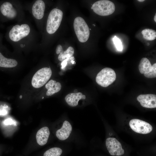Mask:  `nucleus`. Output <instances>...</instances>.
<instances>
[{"instance_id": "nucleus-1", "label": "nucleus", "mask_w": 156, "mask_h": 156, "mask_svg": "<svg viewBox=\"0 0 156 156\" xmlns=\"http://www.w3.org/2000/svg\"><path fill=\"white\" fill-rule=\"evenodd\" d=\"M63 13L62 10L56 8L52 9L48 16L46 30L50 34L55 33L59 27L62 21Z\"/></svg>"}, {"instance_id": "nucleus-2", "label": "nucleus", "mask_w": 156, "mask_h": 156, "mask_svg": "<svg viewBox=\"0 0 156 156\" xmlns=\"http://www.w3.org/2000/svg\"><path fill=\"white\" fill-rule=\"evenodd\" d=\"M73 27L79 40L81 42H86L89 38L90 31L84 19L80 17L76 18L74 20Z\"/></svg>"}, {"instance_id": "nucleus-3", "label": "nucleus", "mask_w": 156, "mask_h": 156, "mask_svg": "<svg viewBox=\"0 0 156 156\" xmlns=\"http://www.w3.org/2000/svg\"><path fill=\"white\" fill-rule=\"evenodd\" d=\"M91 9L99 15L106 16L114 12L115 10V6L111 1L101 0L97 1L93 3Z\"/></svg>"}, {"instance_id": "nucleus-4", "label": "nucleus", "mask_w": 156, "mask_h": 156, "mask_svg": "<svg viewBox=\"0 0 156 156\" xmlns=\"http://www.w3.org/2000/svg\"><path fill=\"white\" fill-rule=\"evenodd\" d=\"M30 28L29 25L23 24L21 25H16L10 30L8 36L11 41L18 42L27 36L29 34Z\"/></svg>"}, {"instance_id": "nucleus-5", "label": "nucleus", "mask_w": 156, "mask_h": 156, "mask_svg": "<svg viewBox=\"0 0 156 156\" xmlns=\"http://www.w3.org/2000/svg\"><path fill=\"white\" fill-rule=\"evenodd\" d=\"M116 78V73L113 69L109 68H105L98 73L96 80L99 85L106 87L112 83Z\"/></svg>"}, {"instance_id": "nucleus-6", "label": "nucleus", "mask_w": 156, "mask_h": 156, "mask_svg": "<svg viewBox=\"0 0 156 156\" xmlns=\"http://www.w3.org/2000/svg\"><path fill=\"white\" fill-rule=\"evenodd\" d=\"M52 73L51 69L49 68L44 67L38 70L33 77L31 80L32 86L35 88L42 86L50 79Z\"/></svg>"}, {"instance_id": "nucleus-7", "label": "nucleus", "mask_w": 156, "mask_h": 156, "mask_svg": "<svg viewBox=\"0 0 156 156\" xmlns=\"http://www.w3.org/2000/svg\"><path fill=\"white\" fill-rule=\"evenodd\" d=\"M132 129L135 132L142 134H146L153 130L152 126L149 123L138 119L131 120L129 122Z\"/></svg>"}, {"instance_id": "nucleus-8", "label": "nucleus", "mask_w": 156, "mask_h": 156, "mask_svg": "<svg viewBox=\"0 0 156 156\" xmlns=\"http://www.w3.org/2000/svg\"><path fill=\"white\" fill-rule=\"evenodd\" d=\"M17 15L16 10L10 2L5 1L0 4V16L2 19H13Z\"/></svg>"}, {"instance_id": "nucleus-9", "label": "nucleus", "mask_w": 156, "mask_h": 156, "mask_svg": "<svg viewBox=\"0 0 156 156\" xmlns=\"http://www.w3.org/2000/svg\"><path fill=\"white\" fill-rule=\"evenodd\" d=\"M106 145L111 155L120 156L124 153V150L121 143L115 138H107L106 140Z\"/></svg>"}, {"instance_id": "nucleus-10", "label": "nucleus", "mask_w": 156, "mask_h": 156, "mask_svg": "<svg viewBox=\"0 0 156 156\" xmlns=\"http://www.w3.org/2000/svg\"><path fill=\"white\" fill-rule=\"evenodd\" d=\"M137 100L144 107L149 108L156 107V95L155 94H141L137 97Z\"/></svg>"}, {"instance_id": "nucleus-11", "label": "nucleus", "mask_w": 156, "mask_h": 156, "mask_svg": "<svg viewBox=\"0 0 156 156\" xmlns=\"http://www.w3.org/2000/svg\"><path fill=\"white\" fill-rule=\"evenodd\" d=\"M45 9V4L43 1H36L32 8L33 16L37 19H41L43 17Z\"/></svg>"}, {"instance_id": "nucleus-12", "label": "nucleus", "mask_w": 156, "mask_h": 156, "mask_svg": "<svg viewBox=\"0 0 156 156\" xmlns=\"http://www.w3.org/2000/svg\"><path fill=\"white\" fill-rule=\"evenodd\" d=\"M72 130V127L70 123L67 121L65 120L62 127L57 131L56 136L60 140H65L68 138Z\"/></svg>"}, {"instance_id": "nucleus-13", "label": "nucleus", "mask_w": 156, "mask_h": 156, "mask_svg": "<svg viewBox=\"0 0 156 156\" xmlns=\"http://www.w3.org/2000/svg\"><path fill=\"white\" fill-rule=\"evenodd\" d=\"M50 134V131L47 127H43L39 130L36 135L38 144L40 146L45 145L47 142Z\"/></svg>"}, {"instance_id": "nucleus-14", "label": "nucleus", "mask_w": 156, "mask_h": 156, "mask_svg": "<svg viewBox=\"0 0 156 156\" xmlns=\"http://www.w3.org/2000/svg\"><path fill=\"white\" fill-rule=\"evenodd\" d=\"M86 96L80 92L71 93L66 96L65 100L69 106L75 107L78 104L79 101L80 99H84Z\"/></svg>"}, {"instance_id": "nucleus-15", "label": "nucleus", "mask_w": 156, "mask_h": 156, "mask_svg": "<svg viewBox=\"0 0 156 156\" xmlns=\"http://www.w3.org/2000/svg\"><path fill=\"white\" fill-rule=\"evenodd\" d=\"M74 49L72 47H69L66 51H64L62 46L60 44L57 46L56 49V54L60 53L58 59L61 61L72 57L74 54Z\"/></svg>"}, {"instance_id": "nucleus-16", "label": "nucleus", "mask_w": 156, "mask_h": 156, "mask_svg": "<svg viewBox=\"0 0 156 156\" xmlns=\"http://www.w3.org/2000/svg\"><path fill=\"white\" fill-rule=\"evenodd\" d=\"M45 87L47 90L46 95L51 96L59 92L61 89L62 86L60 82L51 80L46 84Z\"/></svg>"}, {"instance_id": "nucleus-17", "label": "nucleus", "mask_w": 156, "mask_h": 156, "mask_svg": "<svg viewBox=\"0 0 156 156\" xmlns=\"http://www.w3.org/2000/svg\"><path fill=\"white\" fill-rule=\"evenodd\" d=\"M18 62L16 60L6 57L0 52V67L13 68L16 66Z\"/></svg>"}, {"instance_id": "nucleus-18", "label": "nucleus", "mask_w": 156, "mask_h": 156, "mask_svg": "<svg viewBox=\"0 0 156 156\" xmlns=\"http://www.w3.org/2000/svg\"><path fill=\"white\" fill-rule=\"evenodd\" d=\"M151 67L152 66L149 60L146 57H144L140 60L138 68L140 73L142 74H144L150 71Z\"/></svg>"}, {"instance_id": "nucleus-19", "label": "nucleus", "mask_w": 156, "mask_h": 156, "mask_svg": "<svg viewBox=\"0 0 156 156\" xmlns=\"http://www.w3.org/2000/svg\"><path fill=\"white\" fill-rule=\"evenodd\" d=\"M144 38L149 40H153L156 38V31L151 29H146L142 31Z\"/></svg>"}, {"instance_id": "nucleus-20", "label": "nucleus", "mask_w": 156, "mask_h": 156, "mask_svg": "<svg viewBox=\"0 0 156 156\" xmlns=\"http://www.w3.org/2000/svg\"><path fill=\"white\" fill-rule=\"evenodd\" d=\"M62 152V150L59 148H52L46 151L43 156H60Z\"/></svg>"}, {"instance_id": "nucleus-21", "label": "nucleus", "mask_w": 156, "mask_h": 156, "mask_svg": "<svg viewBox=\"0 0 156 156\" xmlns=\"http://www.w3.org/2000/svg\"><path fill=\"white\" fill-rule=\"evenodd\" d=\"M144 76L148 78H153L156 77V63L152 66L151 69L148 73L144 74Z\"/></svg>"}, {"instance_id": "nucleus-22", "label": "nucleus", "mask_w": 156, "mask_h": 156, "mask_svg": "<svg viewBox=\"0 0 156 156\" xmlns=\"http://www.w3.org/2000/svg\"><path fill=\"white\" fill-rule=\"evenodd\" d=\"M113 41L117 50L119 51H122L123 49V47L120 40L116 36H115L113 38Z\"/></svg>"}, {"instance_id": "nucleus-23", "label": "nucleus", "mask_w": 156, "mask_h": 156, "mask_svg": "<svg viewBox=\"0 0 156 156\" xmlns=\"http://www.w3.org/2000/svg\"><path fill=\"white\" fill-rule=\"evenodd\" d=\"M12 120L10 118L4 120V124L5 125H10L12 124Z\"/></svg>"}, {"instance_id": "nucleus-24", "label": "nucleus", "mask_w": 156, "mask_h": 156, "mask_svg": "<svg viewBox=\"0 0 156 156\" xmlns=\"http://www.w3.org/2000/svg\"><path fill=\"white\" fill-rule=\"evenodd\" d=\"M70 57L64 60L62 62L61 65L62 68H64L66 66L67 64V61L70 59Z\"/></svg>"}, {"instance_id": "nucleus-25", "label": "nucleus", "mask_w": 156, "mask_h": 156, "mask_svg": "<svg viewBox=\"0 0 156 156\" xmlns=\"http://www.w3.org/2000/svg\"><path fill=\"white\" fill-rule=\"evenodd\" d=\"M7 114V112L6 110L0 109V115H4Z\"/></svg>"}, {"instance_id": "nucleus-26", "label": "nucleus", "mask_w": 156, "mask_h": 156, "mask_svg": "<svg viewBox=\"0 0 156 156\" xmlns=\"http://www.w3.org/2000/svg\"><path fill=\"white\" fill-rule=\"evenodd\" d=\"M154 20L156 22V14L154 17Z\"/></svg>"}, {"instance_id": "nucleus-27", "label": "nucleus", "mask_w": 156, "mask_h": 156, "mask_svg": "<svg viewBox=\"0 0 156 156\" xmlns=\"http://www.w3.org/2000/svg\"><path fill=\"white\" fill-rule=\"evenodd\" d=\"M1 36L0 35V45H1Z\"/></svg>"}, {"instance_id": "nucleus-28", "label": "nucleus", "mask_w": 156, "mask_h": 156, "mask_svg": "<svg viewBox=\"0 0 156 156\" xmlns=\"http://www.w3.org/2000/svg\"><path fill=\"white\" fill-rule=\"evenodd\" d=\"M144 0H138V1H139V2H143L144 1Z\"/></svg>"}, {"instance_id": "nucleus-29", "label": "nucleus", "mask_w": 156, "mask_h": 156, "mask_svg": "<svg viewBox=\"0 0 156 156\" xmlns=\"http://www.w3.org/2000/svg\"><path fill=\"white\" fill-rule=\"evenodd\" d=\"M21 97H22V96H20L21 98Z\"/></svg>"}, {"instance_id": "nucleus-30", "label": "nucleus", "mask_w": 156, "mask_h": 156, "mask_svg": "<svg viewBox=\"0 0 156 156\" xmlns=\"http://www.w3.org/2000/svg\"><path fill=\"white\" fill-rule=\"evenodd\" d=\"M44 98V97H42V99L43 98Z\"/></svg>"}, {"instance_id": "nucleus-31", "label": "nucleus", "mask_w": 156, "mask_h": 156, "mask_svg": "<svg viewBox=\"0 0 156 156\" xmlns=\"http://www.w3.org/2000/svg\"></svg>"}]
</instances>
